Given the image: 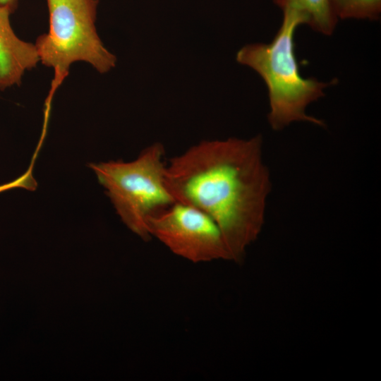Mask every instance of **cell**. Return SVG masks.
<instances>
[{"instance_id":"cell-1","label":"cell","mask_w":381,"mask_h":381,"mask_svg":"<svg viewBox=\"0 0 381 381\" xmlns=\"http://www.w3.org/2000/svg\"><path fill=\"white\" fill-rule=\"evenodd\" d=\"M164 179L176 202L214 219L231 261L241 262L262 231L272 190L261 135L201 140L169 159Z\"/></svg>"},{"instance_id":"cell-2","label":"cell","mask_w":381,"mask_h":381,"mask_svg":"<svg viewBox=\"0 0 381 381\" xmlns=\"http://www.w3.org/2000/svg\"><path fill=\"white\" fill-rule=\"evenodd\" d=\"M303 23V18L296 12L284 11L282 25L271 42L247 44L236 54V61L254 69L267 85L270 101L267 118L274 131L300 121L325 126L322 120L307 114L306 109L336 81L324 83L300 74L294 34Z\"/></svg>"},{"instance_id":"cell-3","label":"cell","mask_w":381,"mask_h":381,"mask_svg":"<svg viewBox=\"0 0 381 381\" xmlns=\"http://www.w3.org/2000/svg\"><path fill=\"white\" fill-rule=\"evenodd\" d=\"M165 149L155 142L131 162L90 163L123 224L145 241L151 240L149 219L176 200L166 186Z\"/></svg>"},{"instance_id":"cell-4","label":"cell","mask_w":381,"mask_h":381,"mask_svg":"<svg viewBox=\"0 0 381 381\" xmlns=\"http://www.w3.org/2000/svg\"><path fill=\"white\" fill-rule=\"evenodd\" d=\"M49 28L35 43L40 62L54 71L46 105L50 106L56 89L75 61L90 64L105 73L116 65V57L104 46L96 30L99 0H46Z\"/></svg>"},{"instance_id":"cell-5","label":"cell","mask_w":381,"mask_h":381,"mask_svg":"<svg viewBox=\"0 0 381 381\" xmlns=\"http://www.w3.org/2000/svg\"><path fill=\"white\" fill-rule=\"evenodd\" d=\"M148 231L172 253L193 263L231 261L217 223L193 206L174 202L149 219Z\"/></svg>"},{"instance_id":"cell-6","label":"cell","mask_w":381,"mask_h":381,"mask_svg":"<svg viewBox=\"0 0 381 381\" xmlns=\"http://www.w3.org/2000/svg\"><path fill=\"white\" fill-rule=\"evenodd\" d=\"M11 12L0 7V90L21 83L25 71L40 62L35 44L20 40L10 23Z\"/></svg>"},{"instance_id":"cell-7","label":"cell","mask_w":381,"mask_h":381,"mask_svg":"<svg viewBox=\"0 0 381 381\" xmlns=\"http://www.w3.org/2000/svg\"><path fill=\"white\" fill-rule=\"evenodd\" d=\"M283 11L296 12L304 19L305 24L314 30L330 35L334 30L337 17L331 0H273Z\"/></svg>"},{"instance_id":"cell-8","label":"cell","mask_w":381,"mask_h":381,"mask_svg":"<svg viewBox=\"0 0 381 381\" xmlns=\"http://www.w3.org/2000/svg\"><path fill=\"white\" fill-rule=\"evenodd\" d=\"M337 18L376 20L381 12V0H331Z\"/></svg>"},{"instance_id":"cell-9","label":"cell","mask_w":381,"mask_h":381,"mask_svg":"<svg viewBox=\"0 0 381 381\" xmlns=\"http://www.w3.org/2000/svg\"><path fill=\"white\" fill-rule=\"evenodd\" d=\"M40 149V147L37 146L30 162V164L27 171L22 176L11 182L0 185V193L15 188H22L28 190H35L37 188V183L33 176L32 171L35 162L37 157Z\"/></svg>"},{"instance_id":"cell-10","label":"cell","mask_w":381,"mask_h":381,"mask_svg":"<svg viewBox=\"0 0 381 381\" xmlns=\"http://www.w3.org/2000/svg\"><path fill=\"white\" fill-rule=\"evenodd\" d=\"M19 0H0V7L8 9L13 13L17 8Z\"/></svg>"}]
</instances>
